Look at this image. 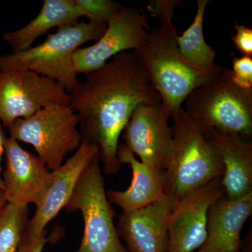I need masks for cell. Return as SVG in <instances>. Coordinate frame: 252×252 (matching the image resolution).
I'll return each mask as SVG.
<instances>
[{
  "label": "cell",
  "mask_w": 252,
  "mask_h": 252,
  "mask_svg": "<svg viewBox=\"0 0 252 252\" xmlns=\"http://www.w3.org/2000/svg\"><path fill=\"white\" fill-rule=\"evenodd\" d=\"M69 94L82 140L98 146L99 158L109 175L120 170L119 138L136 107L161 102L134 51L118 54L86 74Z\"/></svg>",
  "instance_id": "obj_1"
},
{
  "label": "cell",
  "mask_w": 252,
  "mask_h": 252,
  "mask_svg": "<svg viewBox=\"0 0 252 252\" xmlns=\"http://www.w3.org/2000/svg\"><path fill=\"white\" fill-rule=\"evenodd\" d=\"M177 35L172 21L160 23L149 31L142 47L134 51L170 118L183 108L194 90L213 84L224 69L219 64L213 69H200L187 62L177 46Z\"/></svg>",
  "instance_id": "obj_2"
},
{
  "label": "cell",
  "mask_w": 252,
  "mask_h": 252,
  "mask_svg": "<svg viewBox=\"0 0 252 252\" xmlns=\"http://www.w3.org/2000/svg\"><path fill=\"white\" fill-rule=\"evenodd\" d=\"M173 149L165 171V193L175 204L217 179L223 167L220 154L184 108L171 117Z\"/></svg>",
  "instance_id": "obj_3"
},
{
  "label": "cell",
  "mask_w": 252,
  "mask_h": 252,
  "mask_svg": "<svg viewBox=\"0 0 252 252\" xmlns=\"http://www.w3.org/2000/svg\"><path fill=\"white\" fill-rule=\"evenodd\" d=\"M107 26L83 21L59 28L39 45L1 56L0 71H31L56 81L70 93L79 83L73 64L74 53L88 41L98 40Z\"/></svg>",
  "instance_id": "obj_4"
},
{
  "label": "cell",
  "mask_w": 252,
  "mask_h": 252,
  "mask_svg": "<svg viewBox=\"0 0 252 252\" xmlns=\"http://www.w3.org/2000/svg\"><path fill=\"white\" fill-rule=\"evenodd\" d=\"M184 110L202 130L252 136V89L235 84L230 69L210 85L194 90Z\"/></svg>",
  "instance_id": "obj_5"
},
{
  "label": "cell",
  "mask_w": 252,
  "mask_h": 252,
  "mask_svg": "<svg viewBox=\"0 0 252 252\" xmlns=\"http://www.w3.org/2000/svg\"><path fill=\"white\" fill-rule=\"evenodd\" d=\"M64 209L82 214L84 235L77 252H127L114 224L115 212L107 198L99 157L83 172Z\"/></svg>",
  "instance_id": "obj_6"
},
{
  "label": "cell",
  "mask_w": 252,
  "mask_h": 252,
  "mask_svg": "<svg viewBox=\"0 0 252 252\" xmlns=\"http://www.w3.org/2000/svg\"><path fill=\"white\" fill-rule=\"evenodd\" d=\"M79 125V118L70 106L51 105L15 121L9 127V137L31 144L51 172L63 165L68 154L80 147Z\"/></svg>",
  "instance_id": "obj_7"
},
{
  "label": "cell",
  "mask_w": 252,
  "mask_h": 252,
  "mask_svg": "<svg viewBox=\"0 0 252 252\" xmlns=\"http://www.w3.org/2000/svg\"><path fill=\"white\" fill-rule=\"evenodd\" d=\"M51 105H69V94L52 79L27 70L0 71V121L9 127Z\"/></svg>",
  "instance_id": "obj_8"
},
{
  "label": "cell",
  "mask_w": 252,
  "mask_h": 252,
  "mask_svg": "<svg viewBox=\"0 0 252 252\" xmlns=\"http://www.w3.org/2000/svg\"><path fill=\"white\" fill-rule=\"evenodd\" d=\"M149 31L147 15L122 5L108 21L107 29L98 40L93 45L76 50L73 56L74 71L86 75L103 67L118 54L140 49Z\"/></svg>",
  "instance_id": "obj_9"
},
{
  "label": "cell",
  "mask_w": 252,
  "mask_h": 252,
  "mask_svg": "<svg viewBox=\"0 0 252 252\" xmlns=\"http://www.w3.org/2000/svg\"><path fill=\"white\" fill-rule=\"evenodd\" d=\"M170 113L161 102L137 106L124 131L125 146L145 165L165 171L173 149Z\"/></svg>",
  "instance_id": "obj_10"
},
{
  "label": "cell",
  "mask_w": 252,
  "mask_h": 252,
  "mask_svg": "<svg viewBox=\"0 0 252 252\" xmlns=\"http://www.w3.org/2000/svg\"><path fill=\"white\" fill-rule=\"evenodd\" d=\"M223 195L221 178L217 179L174 205L168 220L167 252H195L202 248L209 209Z\"/></svg>",
  "instance_id": "obj_11"
},
{
  "label": "cell",
  "mask_w": 252,
  "mask_h": 252,
  "mask_svg": "<svg viewBox=\"0 0 252 252\" xmlns=\"http://www.w3.org/2000/svg\"><path fill=\"white\" fill-rule=\"evenodd\" d=\"M99 151L97 144L82 140L74 155L59 168L51 172V179L45 193L36 207L34 216L28 221V233L38 236L46 231L50 221L70 200L83 172L96 157H99Z\"/></svg>",
  "instance_id": "obj_12"
},
{
  "label": "cell",
  "mask_w": 252,
  "mask_h": 252,
  "mask_svg": "<svg viewBox=\"0 0 252 252\" xmlns=\"http://www.w3.org/2000/svg\"><path fill=\"white\" fill-rule=\"evenodd\" d=\"M6 169L3 172L4 195L7 203L28 207L40 203L51 179V172L39 157L30 153L12 137L5 142Z\"/></svg>",
  "instance_id": "obj_13"
},
{
  "label": "cell",
  "mask_w": 252,
  "mask_h": 252,
  "mask_svg": "<svg viewBox=\"0 0 252 252\" xmlns=\"http://www.w3.org/2000/svg\"><path fill=\"white\" fill-rule=\"evenodd\" d=\"M174 203L167 195L152 205L122 212L118 233L127 252H167L168 220Z\"/></svg>",
  "instance_id": "obj_14"
},
{
  "label": "cell",
  "mask_w": 252,
  "mask_h": 252,
  "mask_svg": "<svg viewBox=\"0 0 252 252\" xmlns=\"http://www.w3.org/2000/svg\"><path fill=\"white\" fill-rule=\"evenodd\" d=\"M252 215V192L235 200L220 197L209 209L206 240L199 250L240 252L242 229Z\"/></svg>",
  "instance_id": "obj_15"
},
{
  "label": "cell",
  "mask_w": 252,
  "mask_h": 252,
  "mask_svg": "<svg viewBox=\"0 0 252 252\" xmlns=\"http://www.w3.org/2000/svg\"><path fill=\"white\" fill-rule=\"evenodd\" d=\"M204 131V130H203ZM220 154L223 167L225 198L235 200L252 192V144L240 135L216 130L204 131Z\"/></svg>",
  "instance_id": "obj_16"
},
{
  "label": "cell",
  "mask_w": 252,
  "mask_h": 252,
  "mask_svg": "<svg viewBox=\"0 0 252 252\" xmlns=\"http://www.w3.org/2000/svg\"><path fill=\"white\" fill-rule=\"evenodd\" d=\"M117 158L121 164L130 165L132 180L130 187L124 191L109 190L107 192L110 203L120 207L122 212H130L149 206L165 195V171L139 161L123 144L118 147Z\"/></svg>",
  "instance_id": "obj_17"
},
{
  "label": "cell",
  "mask_w": 252,
  "mask_h": 252,
  "mask_svg": "<svg viewBox=\"0 0 252 252\" xmlns=\"http://www.w3.org/2000/svg\"><path fill=\"white\" fill-rule=\"evenodd\" d=\"M82 17L74 0H44L42 9L34 19L21 29L5 32L2 39L12 53L21 52L32 47L38 38L53 28L74 24Z\"/></svg>",
  "instance_id": "obj_18"
},
{
  "label": "cell",
  "mask_w": 252,
  "mask_h": 252,
  "mask_svg": "<svg viewBox=\"0 0 252 252\" xmlns=\"http://www.w3.org/2000/svg\"><path fill=\"white\" fill-rule=\"evenodd\" d=\"M209 0H197V11L193 23L181 36L177 43L181 55L194 67L203 69H213L216 64L217 54L207 44L204 36L203 25Z\"/></svg>",
  "instance_id": "obj_19"
},
{
  "label": "cell",
  "mask_w": 252,
  "mask_h": 252,
  "mask_svg": "<svg viewBox=\"0 0 252 252\" xmlns=\"http://www.w3.org/2000/svg\"><path fill=\"white\" fill-rule=\"evenodd\" d=\"M28 207L7 203L0 216V252H16L27 230Z\"/></svg>",
  "instance_id": "obj_20"
},
{
  "label": "cell",
  "mask_w": 252,
  "mask_h": 252,
  "mask_svg": "<svg viewBox=\"0 0 252 252\" xmlns=\"http://www.w3.org/2000/svg\"><path fill=\"white\" fill-rule=\"evenodd\" d=\"M74 2L90 22L107 24L122 6L110 0H74Z\"/></svg>",
  "instance_id": "obj_21"
},
{
  "label": "cell",
  "mask_w": 252,
  "mask_h": 252,
  "mask_svg": "<svg viewBox=\"0 0 252 252\" xmlns=\"http://www.w3.org/2000/svg\"><path fill=\"white\" fill-rule=\"evenodd\" d=\"M230 71L232 79L239 87L252 89V56L233 57Z\"/></svg>",
  "instance_id": "obj_22"
},
{
  "label": "cell",
  "mask_w": 252,
  "mask_h": 252,
  "mask_svg": "<svg viewBox=\"0 0 252 252\" xmlns=\"http://www.w3.org/2000/svg\"><path fill=\"white\" fill-rule=\"evenodd\" d=\"M181 2L178 0H154L149 1L147 10L151 16L158 20L160 23L172 21L175 7Z\"/></svg>",
  "instance_id": "obj_23"
},
{
  "label": "cell",
  "mask_w": 252,
  "mask_h": 252,
  "mask_svg": "<svg viewBox=\"0 0 252 252\" xmlns=\"http://www.w3.org/2000/svg\"><path fill=\"white\" fill-rule=\"evenodd\" d=\"M236 33L233 34L232 40L237 49L243 56H252V29L248 26L240 25L234 26Z\"/></svg>",
  "instance_id": "obj_24"
},
{
  "label": "cell",
  "mask_w": 252,
  "mask_h": 252,
  "mask_svg": "<svg viewBox=\"0 0 252 252\" xmlns=\"http://www.w3.org/2000/svg\"><path fill=\"white\" fill-rule=\"evenodd\" d=\"M50 240L51 238L46 236V231L36 236L30 234L26 230L16 252H42L44 246Z\"/></svg>",
  "instance_id": "obj_25"
},
{
  "label": "cell",
  "mask_w": 252,
  "mask_h": 252,
  "mask_svg": "<svg viewBox=\"0 0 252 252\" xmlns=\"http://www.w3.org/2000/svg\"><path fill=\"white\" fill-rule=\"evenodd\" d=\"M6 138L7 137L5 134L4 129L0 124V191H4V182H3L2 176H1L2 168L1 166V157H2L3 154L4 153L5 142H6Z\"/></svg>",
  "instance_id": "obj_26"
},
{
  "label": "cell",
  "mask_w": 252,
  "mask_h": 252,
  "mask_svg": "<svg viewBox=\"0 0 252 252\" xmlns=\"http://www.w3.org/2000/svg\"><path fill=\"white\" fill-rule=\"evenodd\" d=\"M6 204H7V202H6V199H5L4 192L0 191V216H1V213H2Z\"/></svg>",
  "instance_id": "obj_27"
},
{
  "label": "cell",
  "mask_w": 252,
  "mask_h": 252,
  "mask_svg": "<svg viewBox=\"0 0 252 252\" xmlns=\"http://www.w3.org/2000/svg\"><path fill=\"white\" fill-rule=\"evenodd\" d=\"M1 52H0V60H1Z\"/></svg>",
  "instance_id": "obj_28"
},
{
  "label": "cell",
  "mask_w": 252,
  "mask_h": 252,
  "mask_svg": "<svg viewBox=\"0 0 252 252\" xmlns=\"http://www.w3.org/2000/svg\"><path fill=\"white\" fill-rule=\"evenodd\" d=\"M195 252H203L200 251V250H198V251Z\"/></svg>",
  "instance_id": "obj_29"
}]
</instances>
